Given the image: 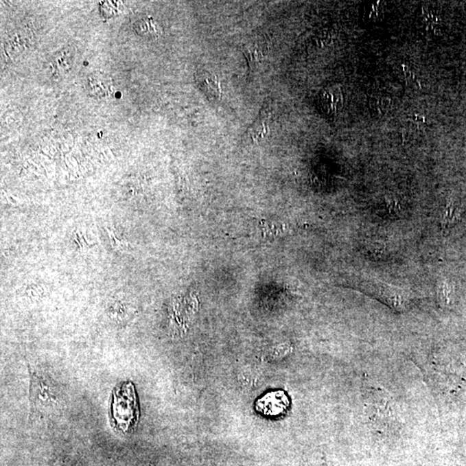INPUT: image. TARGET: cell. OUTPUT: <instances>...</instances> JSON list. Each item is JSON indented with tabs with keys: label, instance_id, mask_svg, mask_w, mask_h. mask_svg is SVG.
Instances as JSON below:
<instances>
[{
	"label": "cell",
	"instance_id": "obj_2",
	"mask_svg": "<svg viewBox=\"0 0 466 466\" xmlns=\"http://www.w3.org/2000/svg\"><path fill=\"white\" fill-rule=\"evenodd\" d=\"M59 392L49 378L32 373L31 401L38 408H48L58 404Z\"/></svg>",
	"mask_w": 466,
	"mask_h": 466
},
{
	"label": "cell",
	"instance_id": "obj_6",
	"mask_svg": "<svg viewBox=\"0 0 466 466\" xmlns=\"http://www.w3.org/2000/svg\"><path fill=\"white\" fill-rule=\"evenodd\" d=\"M198 86L207 98L218 102L222 96V89L219 78L209 70L201 69L196 73Z\"/></svg>",
	"mask_w": 466,
	"mask_h": 466
},
{
	"label": "cell",
	"instance_id": "obj_1",
	"mask_svg": "<svg viewBox=\"0 0 466 466\" xmlns=\"http://www.w3.org/2000/svg\"><path fill=\"white\" fill-rule=\"evenodd\" d=\"M113 413L117 426L123 430L128 429L136 421L137 400L132 384L127 383L117 388L113 395Z\"/></svg>",
	"mask_w": 466,
	"mask_h": 466
},
{
	"label": "cell",
	"instance_id": "obj_11",
	"mask_svg": "<svg viewBox=\"0 0 466 466\" xmlns=\"http://www.w3.org/2000/svg\"><path fill=\"white\" fill-rule=\"evenodd\" d=\"M340 93H338V89H327L321 95L323 106L328 113L335 112L337 110L338 104L340 102Z\"/></svg>",
	"mask_w": 466,
	"mask_h": 466
},
{
	"label": "cell",
	"instance_id": "obj_3",
	"mask_svg": "<svg viewBox=\"0 0 466 466\" xmlns=\"http://www.w3.org/2000/svg\"><path fill=\"white\" fill-rule=\"evenodd\" d=\"M241 50L246 57L251 72L259 69L269 56V47L264 38H250L243 43Z\"/></svg>",
	"mask_w": 466,
	"mask_h": 466
},
{
	"label": "cell",
	"instance_id": "obj_9",
	"mask_svg": "<svg viewBox=\"0 0 466 466\" xmlns=\"http://www.w3.org/2000/svg\"><path fill=\"white\" fill-rule=\"evenodd\" d=\"M461 207L456 202L449 201L441 213V223L442 229L448 230L456 222L461 215Z\"/></svg>",
	"mask_w": 466,
	"mask_h": 466
},
{
	"label": "cell",
	"instance_id": "obj_8",
	"mask_svg": "<svg viewBox=\"0 0 466 466\" xmlns=\"http://www.w3.org/2000/svg\"><path fill=\"white\" fill-rule=\"evenodd\" d=\"M271 114L269 108L264 107L261 110L259 116L257 117L256 121L253 124L248 130V135L254 142H258L261 139L269 135L270 123Z\"/></svg>",
	"mask_w": 466,
	"mask_h": 466
},
{
	"label": "cell",
	"instance_id": "obj_10",
	"mask_svg": "<svg viewBox=\"0 0 466 466\" xmlns=\"http://www.w3.org/2000/svg\"><path fill=\"white\" fill-rule=\"evenodd\" d=\"M73 65L71 56L68 52H60L54 57L50 69L55 75L65 73L67 70Z\"/></svg>",
	"mask_w": 466,
	"mask_h": 466
},
{
	"label": "cell",
	"instance_id": "obj_7",
	"mask_svg": "<svg viewBox=\"0 0 466 466\" xmlns=\"http://www.w3.org/2000/svg\"><path fill=\"white\" fill-rule=\"evenodd\" d=\"M133 30L143 38H156L162 35L163 28L152 16H142L133 23Z\"/></svg>",
	"mask_w": 466,
	"mask_h": 466
},
{
	"label": "cell",
	"instance_id": "obj_14",
	"mask_svg": "<svg viewBox=\"0 0 466 466\" xmlns=\"http://www.w3.org/2000/svg\"><path fill=\"white\" fill-rule=\"evenodd\" d=\"M107 231H108L110 244H112V246L114 248V249L116 250L122 249V248L125 246H124V244L121 242V241H119L118 240V239H117L115 234H114L113 231H110L109 230Z\"/></svg>",
	"mask_w": 466,
	"mask_h": 466
},
{
	"label": "cell",
	"instance_id": "obj_5",
	"mask_svg": "<svg viewBox=\"0 0 466 466\" xmlns=\"http://www.w3.org/2000/svg\"><path fill=\"white\" fill-rule=\"evenodd\" d=\"M86 89L89 95L97 99L108 98L115 91L112 79L103 73H95L87 77Z\"/></svg>",
	"mask_w": 466,
	"mask_h": 466
},
{
	"label": "cell",
	"instance_id": "obj_12",
	"mask_svg": "<svg viewBox=\"0 0 466 466\" xmlns=\"http://www.w3.org/2000/svg\"><path fill=\"white\" fill-rule=\"evenodd\" d=\"M122 5L120 2L106 1L102 2L100 5V11L104 16L110 19V16L116 15L117 13L121 11Z\"/></svg>",
	"mask_w": 466,
	"mask_h": 466
},
{
	"label": "cell",
	"instance_id": "obj_4",
	"mask_svg": "<svg viewBox=\"0 0 466 466\" xmlns=\"http://www.w3.org/2000/svg\"><path fill=\"white\" fill-rule=\"evenodd\" d=\"M290 400L283 391L270 392L257 401V410L267 417H277L286 412Z\"/></svg>",
	"mask_w": 466,
	"mask_h": 466
},
{
	"label": "cell",
	"instance_id": "obj_13",
	"mask_svg": "<svg viewBox=\"0 0 466 466\" xmlns=\"http://www.w3.org/2000/svg\"><path fill=\"white\" fill-rule=\"evenodd\" d=\"M387 207L388 212L392 214H397V215H400L401 213V205L395 199L392 198H388L387 199Z\"/></svg>",
	"mask_w": 466,
	"mask_h": 466
}]
</instances>
